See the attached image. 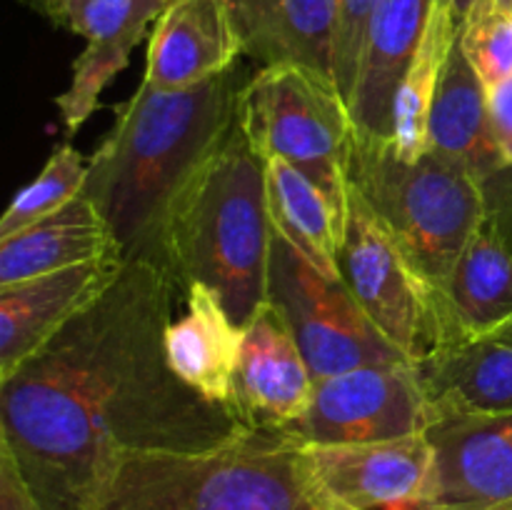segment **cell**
Returning a JSON list of instances; mask_svg holds the SVG:
<instances>
[{"mask_svg": "<svg viewBox=\"0 0 512 510\" xmlns=\"http://www.w3.org/2000/svg\"><path fill=\"white\" fill-rule=\"evenodd\" d=\"M175 290L153 265L125 263L98 303L0 380V443L43 510H95L128 453H203L248 430L170 368Z\"/></svg>", "mask_w": 512, "mask_h": 510, "instance_id": "cell-1", "label": "cell"}, {"mask_svg": "<svg viewBox=\"0 0 512 510\" xmlns=\"http://www.w3.org/2000/svg\"><path fill=\"white\" fill-rule=\"evenodd\" d=\"M245 83L238 68L188 90H155L140 80L118 110L88 160L83 195L108 220L125 263L153 265L173 280V213L228 138Z\"/></svg>", "mask_w": 512, "mask_h": 510, "instance_id": "cell-2", "label": "cell"}, {"mask_svg": "<svg viewBox=\"0 0 512 510\" xmlns=\"http://www.w3.org/2000/svg\"><path fill=\"white\" fill-rule=\"evenodd\" d=\"M273 220L265 158L240 118L178 200L170 223L173 283L208 285L238 325L268 303Z\"/></svg>", "mask_w": 512, "mask_h": 510, "instance_id": "cell-3", "label": "cell"}, {"mask_svg": "<svg viewBox=\"0 0 512 510\" xmlns=\"http://www.w3.org/2000/svg\"><path fill=\"white\" fill-rule=\"evenodd\" d=\"M95 510H325L300 448L283 433L245 430L203 453H128Z\"/></svg>", "mask_w": 512, "mask_h": 510, "instance_id": "cell-4", "label": "cell"}, {"mask_svg": "<svg viewBox=\"0 0 512 510\" xmlns=\"http://www.w3.org/2000/svg\"><path fill=\"white\" fill-rule=\"evenodd\" d=\"M348 183L383 220L443 305L455 263L483 213L480 180L433 150L408 163L390 143L355 135Z\"/></svg>", "mask_w": 512, "mask_h": 510, "instance_id": "cell-5", "label": "cell"}, {"mask_svg": "<svg viewBox=\"0 0 512 510\" xmlns=\"http://www.w3.org/2000/svg\"><path fill=\"white\" fill-rule=\"evenodd\" d=\"M238 118L265 160H285L348 205L355 123L333 78L303 65L260 68L240 93Z\"/></svg>", "mask_w": 512, "mask_h": 510, "instance_id": "cell-6", "label": "cell"}, {"mask_svg": "<svg viewBox=\"0 0 512 510\" xmlns=\"http://www.w3.org/2000/svg\"><path fill=\"white\" fill-rule=\"evenodd\" d=\"M338 268L370 323L410 363H423L443 348V305L438 293L350 183Z\"/></svg>", "mask_w": 512, "mask_h": 510, "instance_id": "cell-7", "label": "cell"}, {"mask_svg": "<svg viewBox=\"0 0 512 510\" xmlns=\"http://www.w3.org/2000/svg\"><path fill=\"white\" fill-rule=\"evenodd\" d=\"M268 303L285 318L315 380L360 365L410 363L370 323L343 278H330L315 268L275 228Z\"/></svg>", "mask_w": 512, "mask_h": 510, "instance_id": "cell-8", "label": "cell"}, {"mask_svg": "<svg viewBox=\"0 0 512 510\" xmlns=\"http://www.w3.org/2000/svg\"><path fill=\"white\" fill-rule=\"evenodd\" d=\"M433 420L415 365H360L315 380L308 413L280 433L298 445L375 443L425 433Z\"/></svg>", "mask_w": 512, "mask_h": 510, "instance_id": "cell-9", "label": "cell"}, {"mask_svg": "<svg viewBox=\"0 0 512 510\" xmlns=\"http://www.w3.org/2000/svg\"><path fill=\"white\" fill-rule=\"evenodd\" d=\"M480 185L483 213L443 295L440 350L490 338L512 320V165Z\"/></svg>", "mask_w": 512, "mask_h": 510, "instance_id": "cell-10", "label": "cell"}, {"mask_svg": "<svg viewBox=\"0 0 512 510\" xmlns=\"http://www.w3.org/2000/svg\"><path fill=\"white\" fill-rule=\"evenodd\" d=\"M298 448L325 510H405L423 498L433 473V448L425 433Z\"/></svg>", "mask_w": 512, "mask_h": 510, "instance_id": "cell-11", "label": "cell"}, {"mask_svg": "<svg viewBox=\"0 0 512 510\" xmlns=\"http://www.w3.org/2000/svg\"><path fill=\"white\" fill-rule=\"evenodd\" d=\"M170 0H40L35 8L55 23L85 38L75 58L73 78L55 98L65 133L75 135L98 108L103 90L125 70L130 53L143 40Z\"/></svg>", "mask_w": 512, "mask_h": 510, "instance_id": "cell-12", "label": "cell"}, {"mask_svg": "<svg viewBox=\"0 0 512 510\" xmlns=\"http://www.w3.org/2000/svg\"><path fill=\"white\" fill-rule=\"evenodd\" d=\"M315 378L293 333L273 303H265L243 328L233 413L248 430L290 428L313 403Z\"/></svg>", "mask_w": 512, "mask_h": 510, "instance_id": "cell-13", "label": "cell"}, {"mask_svg": "<svg viewBox=\"0 0 512 510\" xmlns=\"http://www.w3.org/2000/svg\"><path fill=\"white\" fill-rule=\"evenodd\" d=\"M125 260L103 258L38 278L0 285V380L98 303L123 273Z\"/></svg>", "mask_w": 512, "mask_h": 510, "instance_id": "cell-14", "label": "cell"}, {"mask_svg": "<svg viewBox=\"0 0 512 510\" xmlns=\"http://www.w3.org/2000/svg\"><path fill=\"white\" fill-rule=\"evenodd\" d=\"M243 55V38L228 0H170L153 23L143 83L188 90L228 73Z\"/></svg>", "mask_w": 512, "mask_h": 510, "instance_id": "cell-15", "label": "cell"}, {"mask_svg": "<svg viewBox=\"0 0 512 510\" xmlns=\"http://www.w3.org/2000/svg\"><path fill=\"white\" fill-rule=\"evenodd\" d=\"M438 0H380L365 40L350 113L355 135L370 143H388L393 108L405 73L425 38Z\"/></svg>", "mask_w": 512, "mask_h": 510, "instance_id": "cell-16", "label": "cell"}, {"mask_svg": "<svg viewBox=\"0 0 512 510\" xmlns=\"http://www.w3.org/2000/svg\"><path fill=\"white\" fill-rule=\"evenodd\" d=\"M243 55L268 65H303L333 78L340 0H228Z\"/></svg>", "mask_w": 512, "mask_h": 510, "instance_id": "cell-17", "label": "cell"}, {"mask_svg": "<svg viewBox=\"0 0 512 510\" xmlns=\"http://www.w3.org/2000/svg\"><path fill=\"white\" fill-rule=\"evenodd\" d=\"M243 350V325L235 323L218 293L208 285L185 290V315L165 333L173 373L205 400L233 410L235 373Z\"/></svg>", "mask_w": 512, "mask_h": 510, "instance_id": "cell-18", "label": "cell"}, {"mask_svg": "<svg viewBox=\"0 0 512 510\" xmlns=\"http://www.w3.org/2000/svg\"><path fill=\"white\" fill-rule=\"evenodd\" d=\"M103 258H120L118 240L93 200L80 193L48 218L0 240V285Z\"/></svg>", "mask_w": 512, "mask_h": 510, "instance_id": "cell-19", "label": "cell"}, {"mask_svg": "<svg viewBox=\"0 0 512 510\" xmlns=\"http://www.w3.org/2000/svg\"><path fill=\"white\" fill-rule=\"evenodd\" d=\"M428 150L468 168L480 183L505 165L490 125V90L458 40L430 108Z\"/></svg>", "mask_w": 512, "mask_h": 510, "instance_id": "cell-20", "label": "cell"}, {"mask_svg": "<svg viewBox=\"0 0 512 510\" xmlns=\"http://www.w3.org/2000/svg\"><path fill=\"white\" fill-rule=\"evenodd\" d=\"M435 413H512V345L480 338L415 365Z\"/></svg>", "mask_w": 512, "mask_h": 510, "instance_id": "cell-21", "label": "cell"}, {"mask_svg": "<svg viewBox=\"0 0 512 510\" xmlns=\"http://www.w3.org/2000/svg\"><path fill=\"white\" fill-rule=\"evenodd\" d=\"M273 228L330 278H340L338 255L345 233V208L318 183L280 158L265 160Z\"/></svg>", "mask_w": 512, "mask_h": 510, "instance_id": "cell-22", "label": "cell"}, {"mask_svg": "<svg viewBox=\"0 0 512 510\" xmlns=\"http://www.w3.org/2000/svg\"><path fill=\"white\" fill-rule=\"evenodd\" d=\"M458 30L460 20L455 18V13L443 0H438L423 43H420L418 53H415L413 63L405 73L393 108V135H390L388 143L395 150V155H400L408 163H415L428 153L430 108H433L450 50L458 40Z\"/></svg>", "mask_w": 512, "mask_h": 510, "instance_id": "cell-23", "label": "cell"}, {"mask_svg": "<svg viewBox=\"0 0 512 510\" xmlns=\"http://www.w3.org/2000/svg\"><path fill=\"white\" fill-rule=\"evenodd\" d=\"M88 178V163L73 145H58L33 183L20 188L0 218V240L30 228L78 198Z\"/></svg>", "mask_w": 512, "mask_h": 510, "instance_id": "cell-24", "label": "cell"}, {"mask_svg": "<svg viewBox=\"0 0 512 510\" xmlns=\"http://www.w3.org/2000/svg\"><path fill=\"white\" fill-rule=\"evenodd\" d=\"M458 43L488 90L512 75V0H473Z\"/></svg>", "mask_w": 512, "mask_h": 510, "instance_id": "cell-25", "label": "cell"}, {"mask_svg": "<svg viewBox=\"0 0 512 510\" xmlns=\"http://www.w3.org/2000/svg\"><path fill=\"white\" fill-rule=\"evenodd\" d=\"M380 0H340L338 30H335L333 80L345 100H353L358 83L360 60H363L365 40H368L370 20Z\"/></svg>", "mask_w": 512, "mask_h": 510, "instance_id": "cell-26", "label": "cell"}, {"mask_svg": "<svg viewBox=\"0 0 512 510\" xmlns=\"http://www.w3.org/2000/svg\"><path fill=\"white\" fill-rule=\"evenodd\" d=\"M0 510H43L8 445L0 443Z\"/></svg>", "mask_w": 512, "mask_h": 510, "instance_id": "cell-27", "label": "cell"}, {"mask_svg": "<svg viewBox=\"0 0 512 510\" xmlns=\"http://www.w3.org/2000/svg\"><path fill=\"white\" fill-rule=\"evenodd\" d=\"M490 125L500 158L512 165V75L490 90Z\"/></svg>", "mask_w": 512, "mask_h": 510, "instance_id": "cell-28", "label": "cell"}, {"mask_svg": "<svg viewBox=\"0 0 512 510\" xmlns=\"http://www.w3.org/2000/svg\"><path fill=\"white\" fill-rule=\"evenodd\" d=\"M443 3L448 5L450 10H453V13H455V18H458V20H463L465 10L470 8V3H473V0H443Z\"/></svg>", "mask_w": 512, "mask_h": 510, "instance_id": "cell-29", "label": "cell"}, {"mask_svg": "<svg viewBox=\"0 0 512 510\" xmlns=\"http://www.w3.org/2000/svg\"><path fill=\"white\" fill-rule=\"evenodd\" d=\"M490 338H498V340H503V343H510L512 345V320L508 325H505L503 330H498V333L495 335H490Z\"/></svg>", "mask_w": 512, "mask_h": 510, "instance_id": "cell-30", "label": "cell"}, {"mask_svg": "<svg viewBox=\"0 0 512 510\" xmlns=\"http://www.w3.org/2000/svg\"><path fill=\"white\" fill-rule=\"evenodd\" d=\"M28 3H33V5H35V3H40V0H28Z\"/></svg>", "mask_w": 512, "mask_h": 510, "instance_id": "cell-31", "label": "cell"}, {"mask_svg": "<svg viewBox=\"0 0 512 510\" xmlns=\"http://www.w3.org/2000/svg\"><path fill=\"white\" fill-rule=\"evenodd\" d=\"M25 3H28V0H25Z\"/></svg>", "mask_w": 512, "mask_h": 510, "instance_id": "cell-32", "label": "cell"}]
</instances>
